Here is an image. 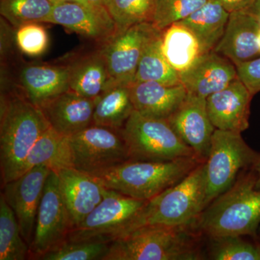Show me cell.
Masks as SVG:
<instances>
[{
  "mask_svg": "<svg viewBox=\"0 0 260 260\" xmlns=\"http://www.w3.org/2000/svg\"><path fill=\"white\" fill-rule=\"evenodd\" d=\"M49 127L42 109L18 89L2 92L0 164L3 185L20 177L32 147Z\"/></svg>",
  "mask_w": 260,
  "mask_h": 260,
  "instance_id": "cell-1",
  "label": "cell"
},
{
  "mask_svg": "<svg viewBox=\"0 0 260 260\" xmlns=\"http://www.w3.org/2000/svg\"><path fill=\"white\" fill-rule=\"evenodd\" d=\"M251 168L200 215L198 228L210 238L225 236L256 237L260 224V189Z\"/></svg>",
  "mask_w": 260,
  "mask_h": 260,
  "instance_id": "cell-2",
  "label": "cell"
},
{
  "mask_svg": "<svg viewBox=\"0 0 260 260\" xmlns=\"http://www.w3.org/2000/svg\"><path fill=\"white\" fill-rule=\"evenodd\" d=\"M203 161L198 157L162 162L128 160L94 176L107 189L149 201L182 180Z\"/></svg>",
  "mask_w": 260,
  "mask_h": 260,
  "instance_id": "cell-3",
  "label": "cell"
},
{
  "mask_svg": "<svg viewBox=\"0 0 260 260\" xmlns=\"http://www.w3.org/2000/svg\"><path fill=\"white\" fill-rule=\"evenodd\" d=\"M205 160L177 184L147 202L129 232L149 225L189 227L205 210Z\"/></svg>",
  "mask_w": 260,
  "mask_h": 260,
  "instance_id": "cell-4",
  "label": "cell"
},
{
  "mask_svg": "<svg viewBox=\"0 0 260 260\" xmlns=\"http://www.w3.org/2000/svg\"><path fill=\"white\" fill-rule=\"evenodd\" d=\"M200 256L188 227L149 225L111 243L104 260H197Z\"/></svg>",
  "mask_w": 260,
  "mask_h": 260,
  "instance_id": "cell-5",
  "label": "cell"
},
{
  "mask_svg": "<svg viewBox=\"0 0 260 260\" xmlns=\"http://www.w3.org/2000/svg\"><path fill=\"white\" fill-rule=\"evenodd\" d=\"M121 133L129 160L162 162L198 157L166 119L146 117L135 110Z\"/></svg>",
  "mask_w": 260,
  "mask_h": 260,
  "instance_id": "cell-6",
  "label": "cell"
},
{
  "mask_svg": "<svg viewBox=\"0 0 260 260\" xmlns=\"http://www.w3.org/2000/svg\"><path fill=\"white\" fill-rule=\"evenodd\" d=\"M241 134L217 129L214 132L205 160V208L235 184L242 171L252 168L260 158V154L246 144Z\"/></svg>",
  "mask_w": 260,
  "mask_h": 260,
  "instance_id": "cell-7",
  "label": "cell"
},
{
  "mask_svg": "<svg viewBox=\"0 0 260 260\" xmlns=\"http://www.w3.org/2000/svg\"><path fill=\"white\" fill-rule=\"evenodd\" d=\"M147 202L108 189L102 201L72 229L66 241L111 244L130 232Z\"/></svg>",
  "mask_w": 260,
  "mask_h": 260,
  "instance_id": "cell-8",
  "label": "cell"
},
{
  "mask_svg": "<svg viewBox=\"0 0 260 260\" xmlns=\"http://www.w3.org/2000/svg\"><path fill=\"white\" fill-rule=\"evenodd\" d=\"M72 167L96 175L129 160L121 129L95 124L68 138Z\"/></svg>",
  "mask_w": 260,
  "mask_h": 260,
  "instance_id": "cell-9",
  "label": "cell"
},
{
  "mask_svg": "<svg viewBox=\"0 0 260 260\" xmlns=\"http://www.w3.org/2000/svg\"><path fill=\"white\" fill-rule=\"evenodd\" d=\"M74 228L59 188V177L51 171L38 210L30 257L39 259L68 239Z\"/></svg>",
  "mask_w": 260,
  "mask_h": 260,
  "instance_id": "cell-10",
  "label": "cell"
},
{
  "mask_svg": "<svg viewBox=\"0 0 260 260\" xmlns=\"http://www.w3.org/2000/svg\"><path fill=\"white\" fill-rule=\"evenodd\" d=\"M156 30L151 22L136 24L99 45L114 84L134 83L145 45Z\"/></svg>",
  "mask_w": 260,
  "mask_h": 260,
  "instance_id": "cell-11",
  "label": "cell"
},
{
  "mask_svg": "<svg viewBox=\"0 0 260 260\" xmlns=\"http://www.w3.org/2000/svg\"><path fill=\"white\" fill-rule=\"evenodd\" d=\"M51 172L49 167L39 166L3 185L2 194L14 212L22 236L29 246L31 244L38 210Z\"/></svg>",
  "mask_w": 260,
  "mask_h": 260,
  "instance_id": "cell-12",
  "label": "cell"
},
{
  "mask_svg": "<svg viewBox=\"0 0 260 260\" xmlns=\"http://www.w3.org/2000/svg\"><path fill=\"white\" fill-rule=\"evenodd\" d=\"M46 23L61 25L72 32L95 41L99 45L117 32L107 8L78 3L53 5Z\"/></svg>",
  "mask_w": 260,
  "mask_h": 260,
  "instance_id": "cell-13",
  "label": "cell"
},
{
  "mask_svg": "<svg viewBox=\"0 0 260 260\" xmlns=\"http://www.w3.org/2000/svg\"><path fill=\"white\" fill-rule=\"evenodd\" d=\"M167 120L197 155L206 160L215 130L207 110L206 99L187 93L184 102Z\"/></svg>",
  "mask_w": 260,
  "mask_h": 260,
  "instance_id": "cell-14",
  "label": "cell"
},
{
  "mask_svg": "<svg viewBox=\"0 0 260 260\" xmlns=\"http://www.w3.org/2000/svg\"><path fill=\"white\" fill-rule=\"evenodd\" d=\"M181 85L189 95L207 99L237 79V66L215 51L203 53L179 73Z\"/></svg>",
  "mask_w": 260,
  "mask_h": 260,
  "instance_id": "cell-15",
  "label": "cell"
},
{
  "mask_svg": "<svg viewBox=\"0 0 260 260\" xmlns=\"http://www.w3.org/2000/svg\"><path fill=\"white\" fill-rule=\"evenodd\" d=\"M253 95L239 78L206 99L207 110L215 129L242 133L249 127Z\"/></svg>",
  "mask_w": 260,
  "mask_h": 260,
  "instance_id": "cell-16",
  "label": "cell"
},
{
  "mask_svg": "<svg viewBox=\"0 0 260 260\" xmlns=\"http://www.w3.org/2000/svg\"><path fill=\"white\" fill-rule=\"evenodd\" d=\"M56 174L63 199L76 227L102 201L108 189L96 176L73 167L64 168Z\"/></svg>",
  "mask_w": 260,
  "mask_h": 260,
  "instance_id": "cell-17",
  "label": "cell"
},
{
  "mask_svg": "<svg viewBox=\"0 0 260 260\" xmlns=\"http://www.w3.org/2000/svg\"><path fill=\"white\" fill-rule=\"evenodd\" d=\"M259 18L249 10L230 13L223 37L214 51L225 56L236 66L260 56L258 35Z\"/></svg>",
  "mask_w": 260,
  "mask_h": 260,
  "instance_id": "cell-18",
  "label": "cell"
},
{
  "mask_svg": "<svg viewBox=\"0 0 260 260\" xmlns=\"http://www.w3.org/2000/svg\"><path fill=\"white\" fill-rule=\"evenodd\" d=\"M18 90L41 108L54 98L70 90L69 70L66 64H30L22 67Z\"/></svg>",
  "mask_w": 260,
  "mask_h": 260,
  "instance_id": "cell-19",
  "label": "cell"
},
{
  "mask_svg": "<svg viewBox=\"0 0 260 260\" xmlns=\"http://www.w3.org/2000/svg\"><path fill=\"white\" fill-rule=\"evenodd\" d=\"M97 99L84 97L70 90L40 109L50 127L61 136L69 138L93 124Z\"/></svg>",
  "mask_w": 260,
  "mask_h": 260,
  "instance_id": "cell-20",
  "label": "cell"
},
{
  "mask_svg": "<svg viewBox=\"0 0 260 260\" xmlns=\"http://www.w3.org/2000/svg\"><path fill=\"white\" fill-rule=\"evenodd\" d=\"M135 110L141 115L167 120L187 96L181 84L167 85L156 82L135 81L129 85Z\"/></svg>",
  "mask_w": 260,
  "mask_h": 260,
  "instance_id": "cell-21",
  "label": "cell"
},
{
  "mask_svg": "<svg viewBox=\"0 0 260 260\" xmlns=\"http://www.w3.org/2000/svg\"><path fill=\"white\" fill-rule=\"evenodd\" d=\"M70 90L89 99H97L114 85L100 48L73 56L66 63Z\"/></svg>",
  "mask_w": 260,
  "mask_h": 260,
  "instance_id": "cell-22",
  "label": "cell"
},
{
  "mask_svg": "<svg viewBox=\"0 0 260 260\" xmlns=\"http://www.w3.org/2000/svg\"><path fill=\"white\" fill-rule=\"evenodd\" d=\"M230 13L218 2L208 0L206 4L188 18L179 22L193 34L202 54L214 50L223 37Z\"/></svg>",
  "mask_w": 260,
  "mask_h": 260,
  "instance_id": "cell-23",
  "label": "cell"
},
{
  "mask_svg": "<svg viewBox=\"0 0 260 260\" xmlns=\"http://www.w3.org/2000/svg\"><path fill=\"white\" fill-rule=\"evenodd\" d=\"M134 111L129 85L114 84L98 98L93 124L120 130Z\"/></svg>",
  "mask_w": 260,
  "mask_h": 260,
  "instance_id": "cell-24",
  "label": "cell"
},
{
  "mask_svg": "<svg viewBox=\"0 0 260 260\" xmlns=\"http://www.w3.org/2000/svg\"><path fill=\"white\" fill-rule=\"evenodd\" d=\"M39 166H45L55 172L73 167L68 138L49 127L32 147L24 162L20 176Z\"/></svg>",
  "mask_w": 260,
  "mask_h": 260,
  "instance_id": "cell-25",
  "label": "cell"
},
{
  "mask_svg": "<svg viewBox=\"0 0 260 260\" xmlns=\"http://www.w3.org/2000/svg\"><path fill=\"white\" fill-rule=\"evenodd\" d=\"M162 30L157 29L149 39L140 58L135 81L180 85L179 73L166 59L162 50Z\"/></svg>",
  "mask_w": 260,
  "mask_h": 260,
  "instance_id": "cell-26",
  "label": "cell"
},
{
  "mask_svg": "<svg viewBox=\"0 0 260 260\" xmlns=\"http://www.w3.org/2000/svg\"><path fill=\"white\" fill-rule=\"evenodd\" d=\"M162 50L171 66L181 73L202 54L194 34L180 23L162 30Z\"/></svg>",
  "mask_w": 260,
  "mask_h": 260,
  "instance_id": "cell-27",
  "label": "cell"
},
{
  "mask_svg": "<svg viewBox=\"0 0 260 260\" xmlns=\"http://www.w3.org/2000/svg\"><path fill=\"white\" fill-rule=\"evenodd\" d=\"M30 246L22 236L14 212L3 194L0 196V260H25Z\"/></svg>",
  "mask_w": 260,
  "mask_h": 260,
  "instance_id": "cell-28",
  "label": "cell"
},
{
  "mask_svg": "<svg viewBox=\"0 0 260 260\" xmlns=\"http://www.w3.org/2000/svg\"><path fill=\"white\" fill-rule=\"evenodd\" d=\"M50 0H0V14L15 29L29 23H46L53 8Z\"/></svg>",
  "mask_w": 260,
  "mask_h": 260,
  "instance_id": "cell-29",
  "label": "cell"
},
{
  "mask_svg": "<svg viewBox=\"0 0 260 260\" xmlns=\"http://www.w3.org/2000/svg\"><path fill=\"white\" fill-rule=\"evenodd\" d=\"M154 0H109L107 9L116 27L123 31L136 24L151 22Z\"/></svg>",
  "mask_w": 260,
  "mask_h": 260,
  "instance_id": "cell-30",
  "label": "cell"
},
{
  "mask_svg": "<svg viewBox=\"0 0 260 260\" xmlns=\"http://www.w3.org/2000/svg\"><path fill=\"white\" fill-rule=\"evenodd\" d=\"M208 0H154L151 23L160 30L179 23L199 10Z\"/></svg>",
  "mask_w": 260,
  "mask_h": 260,
  "instance_id": "cell-31",
  "label": "cell"
},
{
  "mask_svg": "<svg viewBox=\"0 0 260 260\" xmlns=\"http://www.w3.org/2000/svg\"><path fill=\"white\" fill-rule=\"evenodd\" d=\"M110 244L99 242H70L62 244L41 256V260H104Z\"/></svg>",
  "mask_w": 260,
  "mask_h": 260,
  "instance_id": "cell-32",
  "label": "cell"
},
{
  "mask_svg": "<svg viewBox=\"0 0 260 260\" xmlns=\"http://www.w3.org/2000/svg\"><path fill=\"white\" fill-rule=\"evenodd\" d=\"M211 259L216 260H260L259 244L243 240L239 236L211 238Z\"/></svg>",
  "mask_w": 260,
  "mask_h": 260,
  "instance_id": "cell-33",
  "label": "cell"
},
{
  "mask_svg": "<svg viewBox=\"0 0 260 260\" xmlns=\"http://www.w3.org/2000/svg\"><path fill=\"white\" fill-rule=\"evenodd\" d=\"M42 23L24 24L15 29V42L20 52L29 56L42 55L49 46V39Z\"/></svg>",
  "mask_w": 260,
  "mask_h": 260,
  "instance_id": "cell-34",
  "label": "cell"
},
{
  "mask_svg": "<svg viewBox=\"0 0 260 260\" xmlns=\"http://www.w3.org/2000/svg\"><path fill=\"white\" fill-rule=\"evenodd\" d=\"M238 78L247 87L251 95L260 91V56L237 67Z\"/></svg>",
  "mask_w": 260,
  "mask_h": 260,
  "instance_id": "cell-35",
  "label": "cell"
},
{
  "mask_svg": "<svg viewBox=\"0 0 260 260\" xmlns=\"http://www.w3.org/2000/svg\"><path fill=\"white\" fill-rule=\"evenodd\" d=\"M220 3L229 13L246 10L251 6L254 0H215Z\"/></svg>",
  "mask_w": 260,
  "mask_h": 260,
  "instance_id": "cell-36",
  "label": "cell"
},
{
  "mask_svg": "<svg viewBox=\"0 0 260 260\" xmlns=\"http://www.w3.org/2000/svg\"><path fill=\"white\" fill-rule=\"evenodd\" d=\"M247 10L254 13L256 16L260 17V0H254V3L249 8H247Z\"/></svg>",
  "mask_w": 260,
  "mask_h": 260,
  "instance_id": "cell-37",
  "label": "cell"
},
{
  "mask_svg": "<svg viewBox=\"0 0 260 260\" xmlns=\"http://www.w3.org/2000/svg\"><path fill=\"white\" fill-rule=\"evenodd\" d=\"M252 169H254L256 174L255 188L256 189H260V158L256 161V164L253 166Z\"/></svg>",
  "mask_w": 260,
  "mask_h": 260,
  "instance_id": "cell-38",
  "label": "cell"
},
{
  "mask_svg": "<svg viewBox=\"0 0 260 260\" xmlns=\"http://www.w3.org/2000/svg\"><path fill=\"white\" fill-rule=\"evenodd\" d=\"M50 1L53 4L59 3H78L83 5H92L87 0H50Z\"/></svg>",
  "mask_w": 260,
  "mask_h": 260,
  "instance_id": "cell-39",
  "label": "cell"
},
{
  "mask_svg": "<svg viewBox=\"0 0 260 260\" xmlns=\"http://www.w3.org/2000/svg\"><path fill=\"white\" fill-rule=\"evenodd\" d=\"M90 5L93 6L102 7L107 8V5L109 0H87Z\"/></svg>",
  "mask_w": 260,
  "mask_h": 260,
  "instance_id": "cell-40",
  "label": "cell"
},
{
  "mask_svg": "<svg viewBox=\"0 0 260 260\" xmlns=\"http://www.w3.org/2000/svg\"><path fill=\"white\" fill-rule=\"evenodd\" d=\"M258 47H259L260 51V31L259 32V35H258Z\"/></svg>",
  "mask_w": 260,
  "mask_h": 260,
  "instance_id": "cell-41",
  "label": "cell"
},
{
  "mask_svg": "<svg viewBox=\"0 0 260 260\" xmlns=\"http://www.w3.org/2000/svg\"><path fill=\"white\" fill-rule=\"evenodd\" d=\"M259 249H260V244H259Z\"/></svg>",
  "mask_w": 260,
  "mask_h": 260,
  "instance_id": "cell-42",
  "label": "cell"
}]
</instances>
